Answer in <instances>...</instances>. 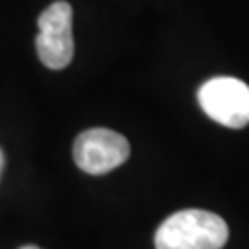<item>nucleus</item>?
<instances>
[{"mask_svg": "<svg viewBox=\"0 0 249 249\" xmlns=\"http://www.w3.org/2000/svg\"><path fill=\"white\" fill-rule=\"evenodd\" d=\"M229 227L222 216L187 209L168 216L155 232V249H222Z\"/></svg>", "mask_w": 249, "mask_h": 249, "instance_id": "f257e3e1", "label": "nucleus"}, {"mask_svg": "<svg viewBox=\"0 0 249 249\" xmlns=\"http://www.w3.org/2000/svg\"><path fill=\"white\" fill-rule=\"evenodd\" d=\"M197 102L214 122L240 129L249 124V85L231 76L207 80L197 90Z\"/></svg>", "mask_w": 249, "mask_h": 249, "instance_id": "f03ea898", "label": "nucleus"}, {"mask_svg": "<svg viewBox=\"0 0 249 249\" xmlns=\"http://www.w3.org/2000/svg\"><path fill=\"white\" fill-rule=\"evenodd\" d=\"M39 34L36 48L39 59L52 71L69 67L74 57L72 37V6L69 2H53L41 13L37 20Z\"/></svg>", "mask_w": 249, "mask_h": 249, "instance_id": "7ed1b4c3", "label": "nucleus"}, {"mask_svg": "<svg viewBox=\"0 0 249 249\" xmlns=\"http://www.w3.org/2000/svg\"><path fill=\"white\" fill-rule=\"evenodd\" d=\"M129 157L125 137L106 127H94L78 135L74 142V160L78 168L90 176H102L124 164Z\"/></svg>", "mask_w": 249, "mask_h": 249, "instance_id": "20e7f679", "label": "nucleus"}, {"mask_svg": "<svg viewBox=\"0 0 249 249\" xmlns=\"http://www.w3.org/2000/svg\"><path fill=\"white\" fill-rule=\"evenodd\" d=\"M2 170H4V153L0 150V174H2Z\"/></svg>", "mask_w": 249, "mask_h": 249, "instance_id": "39448f33", "label": "nucleus"}, {"mask_svg": "<svg viewBox=\"0 0 249 249\" xmlns=\"http://www.w3.org/2000/svg\"><path fill=\"white\" fill-rule=\"evenodd\" d=\"M20 249H41V248H37V246H22Z\"/></svg>", "mask_w": 249, "mask_h": 249, "instance_id": "423d86ee", "label": "nucleus"}]
</instances>
